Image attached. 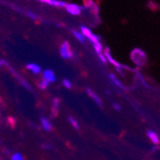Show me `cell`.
Here are the masks:
<instances>
[{"instance_id":"1","label":"cell","mask_w":160,"mask_h":160,"mask_svg":"<svg viewBox=\"0 0 160 160\" xmlns=\"http://www.w3.org/2000/svg\"><path fill=\"white\" fill-rule=\"evenodd\" d=\"M59 53H60V56H61L63 59H72V56H73V52L72 51V48H71V45L69 43V41L67 40H64V41L61 43L59 47Z\"/></svg>"},{"instance_id":"2","label":"cell","mask_w":160,"mask_h":160,"mask_svg":"<svg viewBox=\"0 0 160 160\" xmlns=\"http://www.w3.org/2000/svg\"><path fill=\"white\" fill-rule=\"evenodd\" d=\"M132 60L138 66H142L146 62V54L139 49H135L131 53Z\"/></svg>"},{"instance_id":"3","label":"cell","mask_w":160,"mask_h":160,"mask_svg":"<svg viewBox=\"0 0 160 160\" xmlns=\"http://www.w3.org/2000/svg\"><path fill=\"white\" fill-rule=\"evenodd\" d=\"M80 32H81V33L84 35L85 38L89 39L90 41L92 43V44H95V43H98L100 42L99 41V36L98 35H95L94 33H92V32L86 26H80Z\"/></svg>"},{"instance_id":"4","label":"cell","mask_w":160,"mask_h":160,"mask_svg":"<svg viewBox=\"0 0 160 160\" xmlns=\"http://www.w3.org/2000/svg\"><path fill=\"white\" fill-rule=\"evenodd\" d=\"M65 9L67 11V12L70 13L71 15L78 16L82 13V11L84 8L78 4H75V3H67V6L65 7Z\"/></svg>"},{"instance_id":"5","label":"cell","mask_w":160,"mask_h":160,"mask_svg":"<svg viewBox=\"0 0 160 160\" xmlns=\"http://www.w3.org/2000/svg\"><path fill=\"white\" fill-rule=\"evenodd\" d=\"M7 68H9V70L11 71V72L12 73V75H13L14 77H16V78H17V80H18V81H19L20 83H21V85H22V86H24L28 91H32V87L29 85V83L26 81V80H25L23 77H21V75H20L16 71H14L12 68H11V67H10V65H9Z\"/></svg>"},{"instance_id":"6","label":"cell","mask_w":160,"mask_h":160,"mask_svg":"<svg viewBox=\"0 0 160 160\" xmlns=\"http://www.w3.org/2000/svg\"><path fill=\"white\" fill-rule=\"evenodd\" d=\"M42 78H44L45 80H47V81L49 83H52L55 81V73L53 72V71L50 70V69H47L45 71H43L42 72Z\"/></svg>"},{"instance_id":"7","label":"cell","mask_w":160,"mask_h":160,"mask_svg":"<svg viewBox=\"0 0 160 160\" xmlns=\"http://www.w3.org/2000/svg\"><path fill=\"white\" fill-rule=\"evenodd\" d=\"M105 53V56H106V58H107V61L108 62H110V63H112L114 67H115V69L116 68H121V67H123L122 65H120L115 59H113L112 58V54H111V52H110V50L107 48V49H105V52H104Z\"/></svg>"},{"instance_id":"8","label":"cell","mask_w":160,"mask_h":160,"mask_svg":"<svg viewBox=\"0 0 160 160\" xmlns=\"http://www.w3.org/2000/svg\"><path fill=\"white\" fill-rule=\"evenodd\" d=\"M86 91H87V93L89 94V96L90 97H92V99H93V101L97 104V105H99V106H103V104H102V100L100 99V97L92 91V90H91V89H89V88H87L86 89Z\"/></svg>"},{"instance_id":"9","label":"cell","mask_w":160,"mask_h":160,"mask_svg":"<svg viewBox=\"0 0 160 160\" xmlns=\"http://www.w3.org/2000/svg\"><path fill=\"white\" fill-rule=\"evenodd\" d=\"M147 136L149 137V139L151 140V141H152L154 145H158V144L160 143V139H159L158 135H157L154 132H152V131H151V130L147 131Z\"/></svg>"},{"instance_id":"10","label":"cell","mask_w":160,"mask_h":160,"mask_svg":"<svg viewBox=\"0 0 160 160\" xmlns=\"http://www.w3.org/2000/svg\"><path fill=\"white\" fill-rule=\"evenodd\" d=\"M59 106H60V101L58 98H53L52 100V116L55 117L58 113V110H59Z\"/></svg>"},{"instance_id":"11","label":"cell","mask_w":160,"mask_h":160,"mask_svg":"<svg viewBox=\"0 0 160 160\" xmlns=\"http://www.w3.org/2000/svg\"><path fill=\"white\" fill-rule=\"evenodd\" d=\"M27 69L34 74H39L40 72H41V67L37 64H35V63H29L27 65Z\"/></svg>"},{"instance_id":"12","label":"cell","mask_w":160,"mask_h":160,"mask_svg":"<svg viewBox=\"0 0 160 160\" xmlns=\"http://www.w3.org/2000/svg\"><path fill=\"white\" fill-rule=\"evenodd\" d=\"M72 35L74 36V38H76L77 41H79L80 43H82V44L85 43V37H84V35L81 33V32L76 31V30H72Z\"/></svg>"},{"instance_id":"13","label":"cell","mask_w":160,"mask_h":160,"mask_svg":"<svg viewBox=\"0 0 160 160\" xmlns=\"http://www.w3.org/2000/svg\"><path fill=\"white\" fill-rule=\"evenodd\" d=\"M41 125H42V127H43V129L45 131H52V123L49 121L47 118H45V117H42L41 118Z\"/></svg>"},{"instance_id":"14","label":"cell","mask_w":160,"mask_h":160,"mask_svg":"<svg viewBox=\"0 0 160 160\" xmlns=\"http://www.w3.org/2000/svg\"><path fill=\"white\" fill-rule=\"evenodd\" d=\"M109 77H110V79H111V81L113 83V84H115L117 87H119V88H121V89H125V87L123 86V84L119 81V80H117V78L113 75V74H109Z\"/></svg>"},{"instance_id":"15","label":"cell","mask_w":160,"mask_h":160,"mask_svg":"<svg viewBox=\"0 0 160 160\" xmlns=\"http://www.w3.org/2000/svg\"><path fill=\"white\" fill-rule=\"evenodd\" d=\"M49 85H50V83L47 81V80H45L44 78H41V80L38 82V87L41 90H46L49 87Z\"/></svg>"},{"instance_id":"16","label":"cell","mask_w":160,"mask_h":160,"mask_svg":"<svg viewBox=\"0 0 160 160\" xmlns=\"http://www.w3.org/2000/svg\"><path fill=\"white\" fill-rule=\"evenodd\" d=\"M92 45H93V49H94V51H95V52L97 54L100 53V52H102L103 47H102V44L101 43L98 42V43H95V44H92Z\"/></svg>"},{"instance_id":"17","label":"cell","mask_w":160,"mask_h":160,"mask_svg":"<svg viewBox=\"0 0 160 160\" xmlns=\"http://www.w3.org/2000/svg\"><path fill=\"white\" fill-rule=\"evenodd\" d=\"M69 121H70V123H71V125L75 129V130H78L79 129V125H78V123H77V121L76 120L73 118V117H72V116H70L69 117Z\"/></svg>"},{"instance_id":"18","label":"cell","mask_w":160,"mask_h":160,"mask_svg":"<svg viewBox=\"0 0 160 160\" xmlns=\"http://www.w3.org/2000/svg\"><path fill=\"white\" fill-rule=\"evenodd\" d=\"M62 84H63V86H64L65 88H67V89H72V82L70 81L69 79H63Z\"/></svg>"},{"instance_id":"19","label":"cell","mask_w":160,"mask_h":160,"mask_svg":"<svg viewBox=\"0 0 160 160\" xmlns=\"http://www.w3.org/2000/svg\"><path fill=\"white\" fill-rule=\"evenodd\" d=\"M27 15H28V17H30V18L32 19V20H37V19H39V16H38L36 13H34L33 12H27Z\"/></svg>"},{"instance_id":"20","label":"cell","mask_w":160,"mask_h":160,"mask_svg":"<svg viewBox=\"0 0 160 160\" xmlns=\"http://www.w3.org/2000/svg\"><path fill=\"white\" fill-rule=\"evenodd\" d=\"M97 55H98V57H99V59H100V61H101L103 64H106V63L108 62V61H107V58H106V56H105L104 53L100 52V53H98Z\"/></svg>"},{"instance_id":"21","label":"cell","mask_w":160,"mask_h":160,"mask_svg":"<svg viewBox=\"0 0 160 160\" xmlns=\"http://www.w3.org/2000/svg\"><path fill=\"white\" fill-rule=\"evenodd\" d=\"M12 160H23V156L20 153H14L12 156Z\"/></svg>"},{"instance_id":"22","label":"cell","mask_w":160,"mask_h":160,"mask_svg":"<svg viewBox=\"0 0 160 160\" xmlns=\"http://www.w3.org/2000/svg\"><path fill=\"white\" fill-rule=\"evenodd\" d=\"M39 2H41V3H44V4H48L50 6L52 5V2H53V0H38Z\"/></svg>"},{"instance_id":"23","label":"cell","mask_w":160,"mask_h":160,"mask_svg":"<svg viewBox=\"0 0 160 160\" xmlns=\"http://www.w3.org/2000/svg\"><path fill=\"white\" fill-rule=\"evenodd\" d=\"M8 121H9L10 125L12 126V128H13L14 125H15V119L12 118V117H9V118H8Z\"/></svg>"},{"instance_id":"24","label":"cell","mask_w":160,"mask_h":160,"mask_svg":"<svg viewBox=\"0 0 160 160\" xmlns=\"http://www.w3.org/2000/svg\"><path fill=\"white\" fill-rule=\"evenodd\" d=\"M112 107H113V109L116 110V111H120V110H121V107H120V105H119L118 103H116V102L112 103Z\"/></svg>"}]
</instances>
